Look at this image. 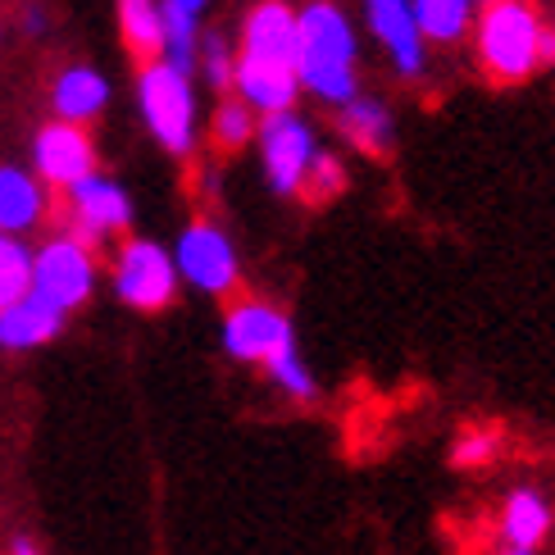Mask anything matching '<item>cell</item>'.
I'll list each match as a JSON object with an SVG mask.
<instances>
[{"label": "cell", "instance_id": "obj_1", "mask_svg": "<svg viewBox=\"0 0 555 555\" xmlns=\"http://www.w3.org/2000/svg\"><path fill=\"white\" fill-rule=\"evenodd\" d=\"M356 28L333 0H314L296 14V82L310 91V96L341 105L360 91L356 78Z\"/></svg>", "mask_w": 555, "mask_h": 555}, {"label": "cell", "instance_id": "obj_2", "mask_svg": "<svg viewBox=\"0 0 555 555\" xmlns=\"http://www.w3.org/2000/svg\"><path fill=\"white\" fill-rule=\"evenodd\" d=\"M538 37L542 18L524 0H488L478 14V60L496 82H519L533 74L542 64Z\"/></svg>", "mask_w": 555, "mask_h": 555}, {"label": "cell", "instance_id": "obj_3", "mask_svg": "<svg viewBox=\"0 0 555 555\" xmlns=\"http://www.w3.org/2000/svg\"><path fill=\"white\" fill-rule=\"evenodd\" d=\"M137 105L151 137L173 155H188L196 146V91L192 74H182L169 60H146L142 78H137Z\"/></svg>", "mask_w": 555, "mask_h": 555}, {"label": "cell", "instance_id": "obj_4", "mask_svg": "<svg viewBox=\"0 0 555 555\" xmlns=\"http://www.w3.org/2000/svg\"><path fill=\"white\" fill-rule=\"evenodd\" d=\"M260 137V159H264V178L278 196H296L300 182H306V169L319 151L314 128L292 109H273L264 114V124H256Z\"/></svg>", "mask_w": 555, "mask_h": 555}, {"label": "cell", "instance_id": "obj_5", "mask_svg": "<svg viewBox=\"0 0 555 555\" xmlns=\"http://www.w3.org/2000/svg\"><path fill=\"white\" fill-rule=\"evenodd\" d=\"M96 287V260L78 237H51L33 256V292L46 296L64 314L78 310Z\"/></svg>", "mask_w": 555, "mask_h": 555}, {"label": "cell", "instance_id": "obj_6", "mask_svg": "<svg viewBox=\"0 0 555 555\" xmlns=\"http://www.w3.org/2000/svg\"><path fill=\"white\" fill-rule=\"evenodd\" d=\"M114 292H119L132 310H165L178 292L173 256L155 242H128L114 260Z\"/></svg>", "mask_w": 555, "mask_h": 555}, {"label": "cell", "instance_id": "obj_7", "mask_svg": "<svg viewBox=\"0 0 555 555\" xmlns=\"http://www.w3.org/2000/svg\"><path fill=\"white\" fill-rule=\"evenodd\" d=\"M64 192H68V223H74V233L68 237H78L87 246L124 233V228L132 223L128 192L114 178H101L96 169H91L87 178H78L74 188H64Z\"/></svg>", "mask_w": 555, "mask_h": 555}, {"label": "cell", "instance_id": "obj_8", "mask_svg": "<svg viewBox=\"0 0 555 555\" xmlns=\"http://www.w3.org/2000/svg\"><path fill=\"white\" fill-rule=\"evenodd\" d=\"M173 269H178V278H188L192 287L210 292V296H223V292H233V283H237V250H233V242H228L223 228L192 223L188 233L178 237Z\"/></svg>", "mask_w": 555, "mask_h": 555}, {"label": "cell", "instance_id": "obj_9", "mask_svg": "<svg viewBox=\"0 0 555 555\" xmlns=\"http://www.w3.org/2000/svg\"><path fill=\"white\" fill-rule=\"evenodd\" d=\"M33 165H37V178L46 188H74L78 178H87L96 169V146L82 124H68V119H55L37 132L33 142Z\"/></svg>", "mask_w": 555, "mask_h": 555}, {"label": "cell", "instance_id": "obj_10", "mask_svg": "<svg viewBox=\"0 0 555 555\" xmlns=\"http://www.w3.org/2000/svg\"><path fill=\"white\" fill-rule=\"evenodd\" d=\"M292 323L283 310L264 306V300H242V306L223 319V346L233 360H246V364H264L273 351L292 346Z\"/></svg>", "mask_w": 555, "mask_h": 555}, {"label": "cell", "instance_id": "obj_11", "mask_svg": "<svg viewBox=\"0 0 555 555\" xmlns=\"http://www.w3.org/2000/svg\"><path fill=\"white\" fill-rule=\"evenodd\" d=\"M237 60L296 68V10H287L283 0H260L242 23V55Z\"/></svg>", "mask_w": 555, "mask_h": 555}, {"label": "cell", "instance_id": "obj_12", "mask_svg": "<svg viewBox=\"0 0 555 555\" xmlns=\"http://www.w3.org/2000/svg\"><path fill=\"white\" fill-rule=\"evenodd\" d=\"M364 14H369V28H374L378 41L387 46L397 74L401 78H420L428 55H424V33L414 28L410 0H364Z\"/></svg>", "mask_w": 555, "mask_h": 555}, {"label": "cell", "instance_id": "obj_13", "mask_svg": "<svg viewBox=\"0 0 555 555\" xmlns=\"http://www.w3.org/2000/svg\"><path fill=\"white\" fill-rule=\"evenodd\" d=\"M60 328H64V310L51 306L46 296H37L33 287L0 310V346H5V351H33V346H46Z\"/></svg>", "mask_w": 555, "mask_h": 555}, {"label": "cell", "instance_id": "obj_14", "mask_svg": "<svg viewBox=\"0 0 555 555\" xmlns=\"http://www.w3.org/2000/svg\"><path fill=\"white\" fill-rule=\"evenodd\" d=\"M233 87L237 96L260 109V114H273V109H292L296 105V68H283V64H256V60H237L233 64Z\"/></svg>", "mask_w": 555, "mask_h": 555}, {"label": "cell", "instance_id": "obj_15", "mask_svg": "<svg viewBox=\"0 0 555 555\" xmlns=\"http://www.w3.org/2000/svg\"><path fill=\"white\" fill-rule=\"evenodd\" d=\"M51 105H55L60 119L87 124V119H96V114L109 105V82L91 64H74V68H64V74L55 78Z\"/></svg>", "mask_w": 555, "mask_h": 555}, {"label": "cell", "instance_id": "obj_16", "mask_svg": "<svg viewBox=\"0 0 555 555\" xmlns=\"http://www.w3.org/2000/svg\"><path fill=\"white\" fill-rule=\"evenodd\" d=\"M46 215L41 178L23 173L14 165H0V233H28Z\"/></svg>", "mask_w": 555, "mask_h": 555}, {"label": "cell", "instance_id": "obj_17", "mask_svg": "<svg viewBox=\"0 0 555 555\" xmlns=\"http://www.w3.org/2000/svg\"><path fill=\"white\" fill-rule=\"evenodd\" d=\"M341 132L369 155L391 151V137H397V128H391V109L374 96H360V91L351 101H341Z\"/></svg>", "mask_w": 555, "mask_h": 555}, {"label": "cell", "instance_id": "obj_18", "mask_svg": "<svg viewBox=\"0 0 555 555\" xmlns=\"http://www.w3.org/2000/svg\"><path fill=\"white\" fill-rule=\"evenodd\" d=\"M474 5L478 0H410V14L424 41H460L474 23Z\"/></svg>", "mask_w": 555, "mask_h": 555}, {"label": "cell", "instance_id": "obj_19", "mask_svg": "<svg viewBox=\"0 0 555 555\" xmlns=\"http://www.w3.org/2000/svg\"><path fill=\"white\" fill-rule=\"evenodd\" d=\"M501 528H505V542H511V546L533 551V546L546 538V528H551V505H546L538 492L524 488V492H515L511 501H505Z\"/></svg>", "mask_w": 555, "mask_h": 555}, {"label": "cell", "instance_id": "obj_20", "mask_svg": "<svg viewBox=\"0 0 555 555\" xmlns=\"http://www.w3.org/2000/svg\"><path fill=\"white\" fill-rule=\"evenodd\" d=\"M119 28H124V41H128V51L137 60H155L159 37H165L159 0H119Z\"/></svg>", "mask_w": 555, "mask_h": 555}, {"label": "cell", "instance_id": "obj_21", "mask_svg": "<svg viewBox=\"0 0 555 555\" xmlns=\"http://www.w3.org/2000/svg\"><path fill=\"white\" fill-rule=\"evenodd\" d=\"M33 287V250L14 233H0V310Z\"/></svg>", "mask_w": 555, "mask_h": 555}, {"label": "cell", "instance_id": "obj_22", "mask_svg": "<svg viewBox=\"0 0 555 555\" xmlns=\"http://www.w3.org/2000/svg\"><path fill=\"white\" fill-rule=\"evenodd\" d=\"M250 137H256V109H250L242 96L237 101H223L215 109V142L223 151H237V146L250 142Z\"/></svg>", "mask_w": 555, "mask_h": 555}, {"label": "cell", "instance_id": "obj_23", "mask_svg": "<svg viewBox=\"0 0 555 555\" xmlns=\"http://www.w3.org/2000/svg\"><path fill=\"white\" fill-rule=\"evenodd\" d=\"M264 369H269V378H273L278 387H287V391H292V397H300V401H310V397H314V378H310L306 360L296 356V341L283 346V351H273V356L264 360Z\"/></svg>", "mask_w": 555, "mask_h": 555}, {"label": "cell", "instance_id": "obj_24", "mask_svg": "<svg viewBox=\"0 0 555 555\" xmlns=\"http://www.w3.org/2000/svg\"><path fill=\"white\" fill-rule=\"evenodd\" d=\"M341 188H346L341 159L328 155V151H314L310 169H306V182H300V192H306L310 201H333V196H341Z\"/></svg>", "mask_w": 555, "mask_h": 555}, {"label": "cell", "instance_id": "obj_25", "mask_svg": "<svg viewBox=\"0 0 555 555\" xmlns=\"http://www.w3.org/2000/svg\"><path fill=\"white\" fill-rule=\"evenodd\" d=\"M196 64L205 68V82L210 87H219V91H228L233 87V51H228V41L223 37H201V46H196Z\"/></svg>", "mask_w": 555, "mask_h": 555}, {"label": "cell", "instance_id": "obj_26", "mask_svg": "<svg viewBox=\"0 0 555 555\" xmlns=\"http://www.w3.org/2000/svg\"><path fill=\"white\" fill-rule=\"evenodd\" d=\"M492 451H496V437L492 433H469V437H460V447H455V465H465V469L488 465Z\"/></svg>", "mask_w": 555, "mask_h": 555}, {"label": "cell", "instance_id": "obj_27", "mask_svg": "<svg viewBox=\"0 0 555 555\" xmlns=\"http://www.w3.org/2000/svg\"><path fill=\"white\" fill-rule=\"evenodd\" d=\"M23 28H28V33H46V10H41V5L23 10Z\"/></svg>", "mask_w": 555, "mask_h": 555}, {"label": "cell", "instance_id": "obj_28", "mask_svg": "<svg viewBox=\"0 0 555 555\" xmlns=\"http://www.w3.org/2000/svg\"><path fill=\"white\" fill-rule=\"evenodd\" d=\"M538 60H542V64L555 60V33L546 28V23H542V37H538Z\"/></svg>", "mask_w": 555, "mask_h": 555}, {"label": "cell", "instance_id": "obj_29", "mask_svg": "<svg viewBox=\"0 0 555 555\" xmlns=\"http://www.w3.org/2000/svg\"><path fill=\"white\" fill-rule=\"evenodd\" d=\"M159 5H173V10H182V14H205V5H210V0H159Z\"/></svg>", "mask_w": 555, "mask_h": 555}, {"label": "cell", "instance_id": "obj_30", "mask_svg": "<svg viewBox=\"0 0 555 555\" xmlns=\"http://www.w3.org/2000/svg\"><path fill=\"white\" fill-rule=\"evenodd\" d=\"M10 555H41V551H37V546H33L28 538H14V546H10Z\"/></svg>", "mask_w": 555, "mask_h": 555}]
</instances>
